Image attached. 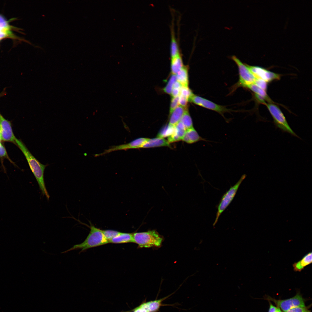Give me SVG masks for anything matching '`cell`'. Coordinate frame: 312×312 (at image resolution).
Here are the masks:
<instances>
[{
	"label": "cell",
	"mask_w": 312,
	"mask_h": 312,
	"mask_svg": "<svg viewBox=\"0 0 312 312\" xmlns=\"http://www.w3.org/2000/svg\"><path fill=\"white\" fill-rule=\"evenodd\" d=\"M161 146L170 147V143L167 140L164 138L157 137L155 138H148L142 148H151Z\"/></svg>",
	"instance_id": "cell-16"
},
{
	"label": "cell",
	"mask_w": 312,
	"mask_h": 312,
	"mask_svg": "<svg viewBox=\"0 0 312 312\" xmlns=\"http://www.w3.org/2000/svg\"><path fill=\"white\" fill-rule=\"evenodd\" d=\"M9 22L0 14V41L6 38L19 40L13 32L16 28L10 25Z\"/></svg>",
	"instance_id": "cell-12"
},
{
	"label": "cell",
	"mask_w": 312,
	"mask_h": 312,
	"mask_svg": "<svg viewBox=\"0 0 312 312\" xmlns=\"http://www.w3.org/2000/svg\"><path fill=\"white\" fill-rule=\"evenodd\" d=\"M293 266L294 270L295 271L300 272L304 269L301 265L299 261L294 263Z\"/></svg>",
	"instance_id": "cell-33"
},
{
	"label": "cell",
	"mask_w": 312,
	"mask_h": 312,
	"mask_svg": "<svg viewBox=\"0 0 312 312\" xmlns=\"http://www.w3.org/2000/svg\"><path fill=\"white\" fill-rule=\"evenodd\" d=\"M170 46V53L171 58L176 57L180 54L178 43L172 32L171 34Z\"/></svg>",
	"instance_id": "cell-23"
},
{
	"label": "cell",
	"mask_w": 312,
	"mask_h": 312,
	"mask_svg": "<svg viewBox=\"0 0 312 312\" xmlns=\"http://www.w3.org/2000/svg\"><path fill=\"white\" fill-rule=\"evenodd\" d=\"M180 121L186 130L193 127L192 120L187 109H185Z\"/></svg>",
	"instance_id": "cell-21"
},
{
	"label": "cell",
	"mask_w": 312,
	"mask_h": 312,
	"mask_svg": "<svg viewBox=\"0 0 312 312\" xmlns=\"http://www.w3.org/2000/svg\"><path fill=\"white\" fill-rule=\"evenodd\" d=\"M190 101L201 107L217 112L221 115L226 122H229V120L225 117L224 114L225 112H231V110L194 94L191 98Z\"/></svg>",
	"instance_id": "cell-8"
},
{
	"label": "cell",
	"mask_w": 312,
	"mask_h": 312,
	"mask_svg": "<svg viewBox=\"0 0 312 312\" xmlns=\"http://www.w3.org/2000/svg\"><path fill=\"white\" fill-rule=\"evenodd\" d=\"M164 299L151 301L142 303L135 308L133 312H155L161 305Z\"/></svg>",
	"instance_id": "cell-13"
},
{
	"label": "cell",
	"mask_w": 312,
	"mask_h": 312,
	"mask_svg": "<svg viewBox=\"0 0 312 312\" xmlns=\"http://www.w3.org/2000/svg\"><path fill=\"white\" fill-rule=\"evenodd\" d=\"M188 101L185 97L181 95L179 96V103L180 105L185 108H187Z\"/></svg>",
	"instance_id": "cell-31"
},
{
	"label": "cell",
	"mask_w": 312,
	"mask_h": 312,
	"mask_svg": "<svg viewBox=\"0 0 312 312\" xmlns=\"http://www.w3.org/2000/svg\"><path fill=\"white\" fill-rule=\"evenodd\" d=\"M247 88L255 93L263 97L266 101H270L271 100L268 95L266 91L259 88L255 84L253 83L248 86Z\"/></svg>",
	"instance_id": "cell-22"
},
{
	"label": "cell",
	"mask_w": 312,
	"mask_h": 312,
	"mask_svg": "<svg viewBox=\"0 0 312 312\" xmlns=\"http://www.w3.org/2000/svg\"><path fill=\"white\" fill-rule=\"evenodd\" d=\"M186 131L185 127L180 121L174 126V132L168 137V141L170 144L182 140Z\"/></svg>",
	"instance_id": "cell-15"
},
{
	"label": "cell",
	"mask_w": 312,
	"mask_h": 312,
	"mask_svg": "<svg viewBox=\"0 0 312 312\" xmlns=\"http://www.w3.org/2000/svg\"><path fill=\"white\" fill-rule=\"evenodd\" d=\"M312 255V252H309L305 255L300 261H299L301 265L304 268L305 267L311 263Z\"/></svg>",
	"instance_id": "cell-27"
},
{
	"label": "cell",
	"mask_w": 312,
	"mask_h": 312,
	"mask_svg": "<svg viewBox=\"0 0 312 312\" xmlns=\"http://www.w3.org/2000/svg\"><path fill=\"white\" fill-rule=\"evenodd\" d=\"M102 231L105 238L108 241L109 243L111 240L117 236L121 232L111 230H102Z\"/></svg>",
	"instance_id": "cell-24"
},
{
	"label": "cell",
	"mask_w": 312,
	"mask_h": 312,
	"mask_svg": "<svg viewBox=\"0 0 312 312\" xmlns=\"http://www.w3.org/2000/svg\"><path fill=\"white\" fill-rule=\"evenodd\" d=\"M182 85L181 83L177 81L175 82L174 83L173 88H176L181 89L182 87Z\"/></svg>",
	"instance_id": "cell-36"
},
{
	"label": "cell",
	"mask_w": 312,
	"mask_h": 312,
	"mask_svg": "<svg viewBox=\"0 0 312 312\" xmlns=\"http://www.w3.org/2000/svg\"><path fill=\"white\" fill-rule=\"evenodd\" d=\"M251 72L256 79H261L267 82L280 79V75L271 72L262 67L247 65Z\"/></svg>",
	"instance_id": "cell-11"
},
{
	"label": "cell",
	"mask_w": 312,
	"mask_h": 312,
	"mask_svg": "<svg viewBox=\"0 0 312 312\" xmlns=\"http://www.w3.org/2000/svg\"><path fill=\"white\" fill-rule=\"evenodd\" d=\"M148 138H140L134 140L130 142L119 145L114 146L111 147L103 152L96 154V157L102 155L112 152L122 150H127L131 149L142 148L144 144L147 142Z\"/></svg>",
	"instance_id": "cell-9"
},
{
	"label": "cell",
	"mask_w": 312,
	"mask_h": 312,
	"mask_svg": "<svg viewBox=\"0 0 312 312\" xmlns=\"http://www.w3.org/2000/svg\"><path fill=\"white\" fill-rule=\"evenodd\" d=\"M180 90L176 88H173L171 94L172 97H174L179 96Z\"/></svg>",
	"instance_id": "cell-34"
},
{
	"label": "cell",
	"mask_w": 312,
	"mask_h": 312,
	"mask_svg": "<svg viewBox=\"0 0 312 312\" xmlns=\"http://www.w3.org/2000/svg\"><path fill=\"white\" fill-rule=\"evenodd\" d=\"M134 243L139 248L159 247L164 240L162 236L155 230L133 233Z\"/></svg>",
	"instance_id": "cell-3"
},
{
	"label": "cell",
	"mask_w": 312,
	"mask_h": 312,
	"mask_svg": "<svg viewBox=\"0 0 312 312\" xmlns=\"http://www.w3.org/2000/svg\"><path fill=\"white\" fill-rule=\"evenodd\" d=\"M272 116L276 127L283 132L288 133L297 138L299 137L291 128L284 114L276 105L272 103L265 105Z\"/></svg>",
	"instance_id": "cell-5"
},
{
	"label": "cell",
	"mask_w": 312,
	"mask_h": 312,
	"mask_svg": "<svg viewBox=\"0 0 312 312\" xmlns=\"http://www.w3.org/2000/svg\"><path fill=\"white\" fill-rule=\"evenodd\" d=\"M134 243L133 233H121L111 240L109 243L119 244Z\"/></svg>",
	"instance_id": "cell-18"
},
{
	"label": "cell",
	"mask_w": 312,
	"mask_h": 312,
	"mask_svg": "<svg viewBox=\"0 0 312 312\" xmlns=\"http://www.w3.org/2000/svg\"><path fill=\"white\" fill-rule=\"evenodd\" d=\"M187 108H185L179 105L170 114L168 125L174 126L181 120L185 111Z\"/></svg>",
	"instance_id": "cell-17"
},
{
	"label": "cell",
	"mask_w": 312,
	"mask_h": 312,
	"mask_svg": "<svg viewBox=\"0 0 312 312\" xmlns=\"http://www.w3.org/2000/svg\"><path fill=\"white\" fill-rule=\"evenodd\" d=\"M90 224V232L84 241L81 243L74 245L70 248L62 252V253L78 250H80V252L81 253L89 248L109 243L105 238L102 230L95 227L91 223Z\"/></svg>",
	"instance_id": "cell-2"
},
{
	"label": "cell",
	"mask_w": 312,
	"mask_h": 312,
	"mask_svg": "<svg viewBox=\"0 0 312 312\" xmlns=\"http://www.w3.org/2000/svg\"><path fill=\"white\" fill-rule=\"evenodd\" d=\"M179 96L176 97H172L170 110V114L179 105Z\"/></svg>",
	"instance_id": "cell-29"
},
{
	"label": "cell",
	"mask_w": 312,
	"mask_h": 312,
	"mask_svg": "<svg viewBox=\"0 0 312 312\" xmlns=\"http://www.w3.org/2000/svg\"><path fill=\"white\" fill-rule=\"evenodd\" d=\"M171 66L172 73L174 75H176L183 66L180 54L174 57L171 58Z\"/></svg>",
	"instance_id": "cell-20"
},
{
	"label": "cell",
	"mask_w": 312,
	"mask_h": 312,
	"mask_svg": "<svg viewBox=\"0 0 312 312\" xmlns=\"http://www.w3.org/2000/svg\"><path fill=\"white\" fill-rule=\"evenodd\" d=\"M16 144L18 146L25 156L31 171L38 184L43 196L49 200L50 196L46 189L44 180V173L47 165L41 163L32 154L23 143L16 138Z\"/></svg>",
	"instance_id": "cell-1"
},
{
	"label": "cell",
	"mask_w": 312,
	"mask_h": 312,
	"mask_svg": "<svg viewBox=\"0 0 312 312\" xmlns=\"http://www.w3.org/2000/svg\"><path fill=\"white\" fill-rule=\"evenodd\" d=\"M0 138L1 141L11 142L16 144V138L13 133L11 123L0 113Z\"/></svg>",
	"instance_id": "cell-10"
},
{
	"label": "cell",
	"mask_w": 312,
	"mask_h": 312,
	"mask_svg": "<svg viewBox=\"0 0 312 312\" xmlns=\"http://www.w3.org/2000/svg\"><path fill=\"white\" fill-rule=\"evenodd\" d=\"M231 58L238 67L240 85L247 87L248 86L254 83L256 78L249 70L247 65L243 63L235 55L231 56Z\"/></svg>",
	"instance_id": "cell-7"
},
{
	"label": "cell",
	"mask_w": 312,
	"mask_h": 312,
	"mask_svg": "<svg viewBox=\"0 0 312 312\" xmlns=\"http://www.w3.org/2000/svg\"><path fill=\"white\" fill-rule=\"evenodd\" d=\"M188 67L183 66L176 75L177 81L182 86L188 87L189 83Z\"/></svg>",
	"instance_id": "cell-19"
},
{
	"label": "cell",
	"mask_w": 312,
	"mask_h": 312,
	"mask_svg": "<svg viewBox=\"0 0 312 312\" xmlns=\"http://www.w3.org/2000/svg\"><path fill=\"white\" fill-rule=\"evenodd\" d=\"M177 81L176 75H172L170 78L166 86L163 89V90L166 93L171 94L174 83Z\"/></svg>",
	"instance_id": "cell-25"
},
{
	"label": "cell",
	"mask_w": 312,
	"mask_h": 312,
	"mask_svg": "<svg viewBox=\"0 0 312 312\" xmlns=\"http://www.w3.org/2000/svg\"><path fill=\"white\" fill-rule=\"evenodd\" d=\"M5 90H4L3 91L0 93V98L4 96L6 94V92L5 91Z\"/></svg>",
	"instance_id": "cell-37"
},
{
	"label": "cell",
	"mask_w": 312,
	"mask_h": 312,
	"mask_svg": "<svg viewBox=\"0 0 312 312\" xmlns=\"http://www.w3.org/2000/svg\"><path fill=\"white\" fill-rule=\"evenodd\" d=\"M307 307H297L293 308L285 312H311Z\"/></svg>",
	"instance_id": "cell-28"
},
{
	"label": "cell",
	"mask_w": 312,
	"mask_h": 312,
	"mask_svg": "<svg viewBox=\"0 0 312 312\" xmlns=\"http://www.w3.org/2000/svg\"><path fill=\"white\" fill-rule=\"evenodd\" d=\"M275 312H282V311L279 307H277V310Z\"/></svg>",
	"instance_id": "cell-38"
},
{
	"label": "cell",
	"mask_w": 312,
	"mask_h": 312,
	"mask_svg": "<svg viewBox=\"0 0 312 312\" xmlns=\"http://www.w3.org/2000/svg\"><path fill=\"white\" fill-rule=\"evenodd\" d=\"M269 303V308L268 312H275L277 310V307H276L273 305L270 302L268 301Z\"/></svg>",
	"instance_id": "cell-35"
},
{
	"label": "cell",
	"mask_w": 312,
	"mask_h": 312,
	"mask_svg": "<svg viewBox=\"0 0 312 312\" xmlns=\"http://www.w3.org/2000/svg\"><path fill=\"white\" fill-rule=\"evenodd\" d=\"M267 83L261 79H256L254 83L259 88L266 91L267 88Z\"/></svg>",
	"instance_id": "cell-30"
},
{
	"label": "cell",
	"mask_w": 312,
	"mask_h": 312,
	"mask_svg": "<svg viewBox=\"0 0 312 312\" xmlns=\"http://www.w3.org/2000/svg\"><path fill=\"white\" fill-rule=\"evenodd\" d=\"M0 157L1 158H6L9 159L5 148L1 143L0 138Z\"/></svg>",
	"instance_id": "cell-32"
},
{
	"label": "cell",
	"mask_w": 312,
	"mask_h": 312,
	"mask_svg": "<svg viewBox=\"0 0 312 312\" xmlns=\"http://www.w3.org/2000/svg\"><path fill=\"white\" fill-rule=\"evenodd\" d=\"M266 299L273 302L277 307L284 312L296 307L306 306L305 300L299 292L294 296L287 299L277 300L269 296H267Z\"/></svg>",
	"instance_id": "cell-6"
},
{
	"label": "cell",
	"mask_w": 312,
	"mask_h": 312,
	"mask_svg": "<svg viewBox=\"0 0 312 312\" xmlns=\"http://www.w3.org/2000/svg\"><path fill=\"white\" fill-rule=\"evenodd\" d=\"M182 140L189 144L201 141L210 142L200 136L194 127L186 130Z\"/></svg>",
	"instance_id": "cell-14"
},
{
	"label": "cell",
	"mask_w": 312,
	"mask_h": 312,
	"mask_svg": "<svg viewBox=\"0 0 312 312\" xmlns=\"http://www.w3.org/2000/svg\"><path fill=\"white\" fill-rule=\"evenodd\" d=\"M246 177L245 174H243L238 181L234 185L231 186L222 196L217 206V211L215 220L213 224V226L216 224L221 214L233 199L241 184Z\"/></svg>",
	"instance_id": "cell-4"
},
{
	"label": "cell",
	"mask_w": 312,
	"mask_h": 312,
	"mask_svg": "<svg viewBox=\"0 0 312 312\" xmlns=\"http://www.w3.org/2000/svg\"><path fill=\"white\" fill-rule=\"evenodd\" d=\"M180 94L187 98L188 101H190L191 98L194 95L188 87L183 86H182L181 88Z\"/></svg>",
	"instance_id": "cell-26"
}]
</instances>
